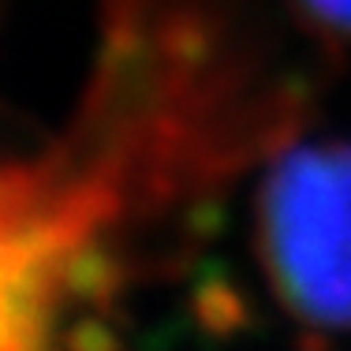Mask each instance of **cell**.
Segmentation results:
<instances>
[{
	"label": "cell",
	"mask_w": 351,
	"mask_h": 351,
	"mask_svg": "<svg viewBox=\"0 0 351 351\" xmlns=\"http://www.w3.org/2000/svg\"><path fill=\"white\" fill-rule=\"evenodd\" d=\"M258 224L280 303L317 329H351V142L288 149L265 176Z\"/></svg>",
	"instance_id": "2"
},
{
	"label": "cell",
	"mask_w": 351,
	"mask_h": 351,
	"mask_svg": "<svg viewBox=\"0 0 351 351\" xmlns=\"http://www.w3.org/2000/svg\"><path fill=\"white\" fill-rule=\"evenodd\" d=\"M149 53L112 45L68 146L41 161H0V351H60L79 295L105 284L101 236L131 195V165L176 135L157 101Z\"/></svg>",
	"instance_id": "1"
},
{
	"label": "cell",
	"mask_w": 351,
	"mask_h": 351,
	"mask_svg": "<svg viewBox=\"0 0 351 351\" xmlns=\"http://www.w3.org/2000/svg\"><path fill=\"white\" fill-rule=\"evenodd\" d=\"M299 8H303L322 30L351 41V0H299Z\"/></svg>",
	"instance_id": "3"
}]
</instances>
